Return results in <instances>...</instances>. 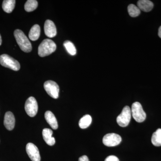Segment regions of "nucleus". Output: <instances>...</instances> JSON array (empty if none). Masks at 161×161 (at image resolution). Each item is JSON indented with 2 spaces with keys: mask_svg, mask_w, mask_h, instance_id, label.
I'll return each mask as SVG.
<instances>
[{
  "mask_svg": "<svg viewBox=\"0 0 161 161\" xmlns=\"http://www.w3.org/2000/svg\"><path fill=\"white\" fill-rule=\"evenodd\" d=\"M2 37H1V35H0V46H1V44H2Z\"/></svg>",
  "mask_w": 161,
  "mask_h": 161,
  "instance_id": "obj_25",
  "label": "nucleus"
},
{
  "mask_svg": "<svg viewBox=\"0 0 161 161\" xmlns=\"http://www.w3.org/2000/svg\"><path fill=\"white\" fill-rule=\"evenodd\" d=\"M38 5L37 1L36 0H28L25 3L24 8L26 12H30L36 9Z\"/></svg>",
  "mask_w": 161,
  "mask_h": 161,
  "instance_id": "obj_19",
  "label": "nucleus"
},
{
  "mask_svg": "<svg viewBox=\"0 0 161 161\" xmlns=\"http://www.w3.org/2000/svg\"><path fill=\"white\" fill-rule=\"evenodd\" d=\"M151 142L155 147L161 146V129H158L153 134Z\"/></svg>",
  "mask_w": 161,
  "mask_h": 161,
  "instance_id": "obj_17",
  "label": "nucleus"
},
{
  "mask_svg": "<svg viewBox=\"0 0 161 161\" xmlns=\"http://www.w3.org/2000/svg\"><path fill=\"white\" fill-rule=\"evenodd\" d=\"M26 151L30 158L32 161H40L41 158L37 147L32 143H29L26 146Z\"/></svg>",
  "mask_w": 161,
  "mask_h": 161,
  "instance_id": "obj_9",
  "label": "nucleus"
},
{
  "mask_svg": "<svg viewBox=\"0 0 161 161\" xmlns=\"http://www.w3.org/2000/svg\"><path fill=\"white\" fill-rule=\"evenodd\" d=\"M104 161H119V159L115 156L110 155L108 156Z\"/></svg>",
  "mask_w": 161,
  "mask_h": 161,
  "instance_id": "obj_22",
  "label": "nucleus"
},
{
  "mask_svg": "<svg viewBox=\"0 0 161 161\" xmlns=\"http://www.w3.org/2000/svg\"><path fill=\"white\" fill-rule=\"evenodd\" d=\"M78 161H90L86 155H83L79 158Z\"/></svg>",
  "mask_w": 161,
  "mask_h": 161,
  "instance_id": "obj_23",
  "label": "nucleus"
},
{
  "mask_svg": "<svg viewBox=\"0 0 161 161\" xmlns=\"http://www.w3.org/2000/svg\"><path fill=\"white\" fill-rule=\"evenodd\" d=\"M14 36L20 49L25 53H30L31 51V43L22 31L15 30L14 31Z\"/></svg>",
  "mask_w": 161,
  "mask_h": 161,
  "instance_id": "obj_1",
  "label": "nucleus"
},
{
  "mask_svg": "<svg viewBox=\"0 0 161 161\" xmlns=\"http://www.w3.org/2000/svg\"><path fill=\"white\" fill-rule=\"evenodd\" d=\"M44 30L45 35L48 37L53 38L57 35V28L54 23L51 20H47L45 21Z\"/></svg>",
  "mask_w": 161,
  "mask_h": 161,
  "instance_id": "obj_10",
  "label": "nucleus"
},
{
  "mask_svg": "<svg viewBox=\"0 0 161 161\" xmlns=\"http://www.w3.org/2000/svg\"><path fill=\"white\" fill-rule=\"evenodd\" d=\"M57 49L56 43L51 40H43L38 47V54L41 57H44L50 55Z\"/></svg>",
  "mask_w": 161,
  "mask_h": 161,
  "instance_id": "obj_2",
  "label": "nucleus"
},
{
  "mask_svg": "<svg viewBox=\"0 0 161 161\" xmlns=\"http://www.w3.org/2000/svg\"><path fill=\"white\" fill-rule=\"evenodd\" d=\"M137 7L142 11L148 12L151 11L153 7V4L149 0H140L137 3Z\"/></svg>",
  "mask_w": 161,
  "mask_h": 161,
  "instance_id": "obj_14",
  "label": "nucleus"
},
{
  "mask_svg": "<svg viewBox=\"0 0 161 161\" xmlns=\"http://www.w3.org/2000/svg\"><path fill=\"white\" fill-rule=\"evenodd\" d=\"M45 118L46 121L49 124L52 129L53 130L58 129V121L53 113H52L51 111H47L45 113Z\"/></svg>",
  "mask_w": 161,
  "mask_h": 161,
  "instance_id": "obj_13",
  "label": "nucleus"
},
{
  "mask_svg": "<svg viewBox=\"0 0 161 161\" xmlns=\"http://www.w3.org/2000/svg\"><path fill=\"white\" fill-rule=\"evenodd\" d=\"M14 116L12 112H6L4 117V125L6 129L9 131L13 130L15 126Z\"/></svg>",
  "mask_w": 161,
  "mask_h": 161,
  "instance_id": "obj_11",
  "label": "nucleus"
},
{
  "mask_svg": "<svg viewBox=\"0 0 161 161\" xmlns=\"http://www.w3.org/2000/svg\"><path fill=\"white\" fill-rule=\"evenodd\" d=\"M25 110L27 115L33 117L37 113L38 105L37 101L33 97H29L26 100L25 104Z\"/></svg>",
  "mask_w": 161,
  "mask_h": 161,
  "instance_id": "obj_7",
  "label": "nucleus"
},
{
  "mask_svg": "<svg viewBox=\"0 0 161 161\" xmlns=\"http://www.w3.org/2000/svg\"><path fill=\"white\" fill-rule=\"evenodd\" d=\"M44 89L52 98L57 99L59 97V89L58 84L53 80H47L44 83Z\"/></svg>",
  "mask_w": 161,
  "mask_h": 161,
  "instance_id": "obj_6",
  "label": "nucleus"
},
{
  "mask_svg": "<svg viewBox=\"0 0 161 161\" xmlns=\"http://www.w3.org/2000/svg\"><path fill=\"white\" fill-rule=\"evenodd\" d=\"M15 3V0H4L2 5L3 10L7 13H10L14 9Z\"/></svg>",
  "mask_w": 161,
  "mask_h": 161,
  "instance_id": "obj_16",
  "label": "nucleus"
},
{
  "mask_svg": "<svg viewBox=\"0 0 161 161\" xmlns=\"http://www.w3.org/2000/svg\"><path fill=\"white\" fill-rule=\"evenodd\" d=\"M128 12L130 16L135 18L141 14V10L137 6L134 4H130L128 7Z\"/></svg>",
  "mask_w": 161,
  "mask_h": 161,
  "instance_id": "obj_20",
  "label": "nucleus"
},
{
  "mask_svg": "<svg viewBox=\"0 0 161 161\" xmlns=\"http://www.w3.org/2000/svg\"><path fill=\"white\" fill-rule=\"evenodd\" d=\"M53 134V131L47 128L43 129L42 131L43 139L47 145L50 146H53L56 142L55 138L52 136Z\"/></svg>",
  "mask_w": 161,
  "mask_h": 161,
  "instance_id": "obj_12",
  "label": "nucleus"
},
{
  "mask_svg": "<svg viewBox=\"0 0 161 161\" xmlns=\"http://www.w3.org/2000/svg\"><path fill=\"white\" fill-rule=\"evenodd\" d=\"M158 35L159 37L161 39V26L159 28Z\"/></svg>",
  "mask_w": 161,
  "mask_h": 161,
  "instance_id": "obj_24",
  "label": "nucleus"
},
{
  "mask_svg": "<svg viewBox=\"0 0 161 161\" xmlns=\"http://www.w3.org/2000/svg\"><path fill=\"white\" fill-rule=\"evenodd\" d=\"M121 141L122 138L120 136L114 133H108L105 135L103 139L104 145L108 147L117 146Z\"/></svg>",
  "mask_w": 161,
  "mask_h": 161,
  "instance_id": "obj_8",
  "label": "nucleus"
},
{
  "mask_svg": "<svg viewBox=\"0 0 161 161\" xmlns=\"http://www.w3.org/2000/svg\"><path fill=\"white\" fill-rule=\"evenodd\" d=\"M40 26L38 24L34 25L31 27L29 33V38L32 41H36L40 37Z\"/></svg>",
  "mask_w": 161,
  "mask_h": 161,
  "instance_id": "obj_15",
  "label": "nucleus"
},
{
  "mask_svg": "<svg viewBox=\"0 0 161 161\" xmlns=\"http://www.w3.org/2000/svg\"><path fill=\"white\" fill-rule=\"evenodd\" d=\"M92 122V118L89 115H86L83 116L79 122V126L82 129L88 128Z\"/></svg>",
  "mask_w": 161,
  "mask_h": 161,
  "instance_id": "obj_18",
  "label": "nucleus"
},
{
  "mask_svg": "<svg viewBox=\"0 0 161 161\" xmlns=\"http://www.w3.org/2000/svg\"><path fill=\"white\" fill-rule=\"evenodd\" d=\"M64 46L70 55H72V56H75L76 54L77 50H76V47H75L74 43L71 41L66 40L64 43Z\"/></svg>",
  "mask_w": 161,
  "mask_h": 161,
  "instance_id": "obj_21",
  "label": "nucleus"
},
{
  "mask_svg": "<svg viewBox=\"0 0 161 161\" xmlns=\"http://www.w3.org/2000/svg\"><path fill=\"white\" fill-rule=\"evenodd\" d=\"M131 115V109L128 106H126L123 109L120 115L117 116L116 119L117 124L122 127L127 126L130 123Z\"/></svg>",
  "mask_w": 161,
  "mask_h": 161,
  "instance_id": "obj_5",
  "label": "nucleus"
},
{
  "mask_svg": "<svg viewBox=\"0 0 161 161\" xmlns=\"http://www.w3.org/2000/svg\"><path fill=\"white\" fill-rule=\"evenodd\" d=\"M0 64L2 66L14 71L19 70L20 69L19 61L8 55L3 54L0 56Z\"/></svg>",
  "mask_w": 161,
  "mask_h": 161,
  "instance_id": "obj_3",
  "label": "nucleus"
},
{
  "mask_svg": "<svg viewBox=\"0 0 161 161\" xmlns=\"http://www.w3.org/2000/svg\"><path fill=\"white\" fill-rule=\"evenodd\" d=\"M131 111L132 117L137 122H142L146 119L147 115L140 103L136 102L132 104Z\"/></svg>",
  "mask_w": 161,
  "mask_h": 161,
  "instance_id": "obj_4",
  "label": "nucleus"
}]
</instances>
